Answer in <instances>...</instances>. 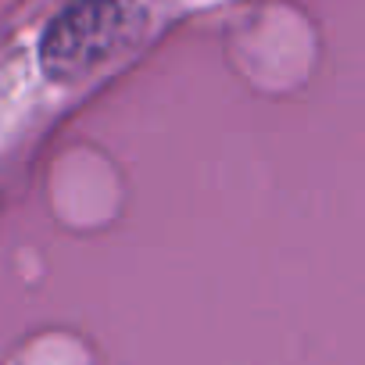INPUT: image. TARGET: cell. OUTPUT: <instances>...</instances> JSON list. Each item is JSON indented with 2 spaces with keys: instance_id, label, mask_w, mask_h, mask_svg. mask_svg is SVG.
I'll use <instances>...</instances> for the list:
<instances>
[{
  "instance_id": "1",
  "label": "cell",
  "mask_w": 365,
  "mask_h": 365,
  "mask_svg": "<svg viewBox=\"0 0 365 365\" xmlns=\"http://www.w3.org/2000/svg\"><path fill=\"white\" fill-rule=\"evenodd\" d=\"M136 0H76L43 33L40 61L54 83H76L125 51L140 33Z\"/></svg>"
}]
</instances>
